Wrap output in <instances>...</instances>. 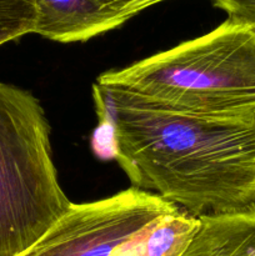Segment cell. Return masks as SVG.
Returning <instances> with one entry per match:
<instances>
[{
  "label": "cell",
  "instance_id": "cell-1",
  "mask_svg": "<svg viewBox=\"0 0 255 256\" xmlns=\"http://www.w3.org/2000/svg\"><path fill=\"white\" fill-rule=\"evenodd\" d=\"M92 98L132 188L196 218L255 209V115L179 112L98 82Z\"/></svg>",
  "mask_w": 255,
  "mask_h": 256
},
{
  "label": "cell",
  "instance_id": "cell-2",
  "mask_svg": "<svg viewBox=\"0 0 255 256\" xmlns=\"http://www.w3.org/2000/svg\"><path fill=\"white\" fill-rule=\"evenodd\" d=\"M96 82L179 112L252 116L255 29L228 19L202 36L102 72Z\"/></svg>",
  "mask_w": 255,
  "mask_h": 256
},
{
  "label": "cell",
  "instance_id": "cell-3",
  "mask_svg": "<svg viewBox=\"0 0 255 256\" xmlns=\"http://www.w3.org/2000/svg\"><path fill=\"white\" fill-rule=\"evenodd\" d=\"M72 204L58 180L39 100L0 82V256L26 252Z\"/></svg>",
  "mask_w": 255,
  "mask_h": 256
},
{
  "label": "cell",
  "instance_id": "cell-4",
  "mask_svg": "<svg viewBox=\"0 0 255 256\" xmlns=\"http://www.w3.org/2000/svg\"><path fill=\"white\" fill-rule=\"evenodd\" d=\"M152 192L130 188L70 209L19 256H179L199 226Z\"/></svg>",
  "mask_w": 255,
  "mask_h": 256
},
{
  "label": "cell",
  "instance_id": "cell-5",
  "mask_svg": "<svg viewBox=\"0 0 255 256\" xmlns=\"http://www.w3.org/2000/svg\"><path fill=\"white\" fill-rule=\"evenodd\" d=\"M35 34L59 42H86L124 24L95 0H35Z\"/></svg>",
  "mask_w": 255,
  "mask_h": 256
},
{
  "label": "cell",
  "instance_id": "cell-6",
  "mask_svg": "<svg viewBox=\"0 0 255 256\" xmlns=\"http://www.w3.org/2000/svg\"><path fill=\"white\" fill-rule=\"evenodd\" d=\"M199 220L179 256H255V209Z\"/></svg>",
  "mask_w": 255,
  "mask_h": 256
},
{
  "label": "cell",
  "instance_id": "cell-7",
  "mask_svg": "<svg viewBox=\"0 0 255 256\" xmlns=\"http://www.w3.org/2000/svg\"><path fill=\"white\" fill-rule=\"evenodd\" d=\"M35 0H0V45L34 32Z\"/></svg>",
  "mask_w": 255,
  "mask_h": 256
},
{
  "label": "cell",
  "instance_id": "cell-8",
  "mask_svg": "<svg viewBox=\"0 0 255 256\" xmlns=\"http://www.w3.org/2000/svg\"><path fill=\"white\" fill-rule=\"evenodd\" d=\"M228 14V19L255 29V0H212Z\"/></svg>",
  "mask_w": 255,
  "mask_h": 256
},
{
  "label": "cell",
  "instance_id": "cell-9",
  "mask_svg": "<svg viewBox=\"0 0 255 256\" xmlns=\"http://www.w3.org/2000/svg\"><path fill=\"white\" fill-rule=\"evenodd\" d=\"M92 145L95 155L99 159H114V134H112V128L109 122L104 119H99V124H98L94 135H92Z\"/></svg>",
  "mask_w": 255,
  "mask_h": 256
},
{
  "label": "cell",
  "instance_id": "cell-10",
  "mask_svg": "<svg viewBox=\"0 0 255 256\" xmlns=\"http://www.w3.org/2000/svg\"><path fill=\"white\" fill-rule=\"evenodd\" d=\"M95 2H99L109 12H114L124 22H128L130 18L135 16L145 9L146 0H95Z\"/></svg>",
  "mask_w": 255,
  "mask_h": 256
},
{
  "label": "cell",
  "instance_id": "cell-11",
  "mask_svg": "<svg viewBox=\"0 0 255 256\" xmlns=\"http://www.w3.org/2000/svg\"><path fill=\"white\" fill-rule=\"evenodd\" d=\"M165 2V0H146V2H145V9H148V8L152 6V5L159 4V2Z\"/></svg>",
  "mask_w": 255,
  "mask_h": 256
}]
</instances>
